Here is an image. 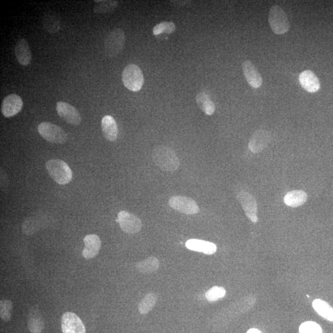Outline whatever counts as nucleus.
Listing matches in <instances>:
<instances>
[{"label":"nucleus","instance_id":"20","mask_svg":"<svg viewBox=\"0 0 333 333\" xmlns=\"http://www.w3.org/2000/svg\"><path fill=\"white\" fill-rule=\"evenodd\" d=\"M307 200V193L302 190H294L288 192L284 198V203L292 208H298L303 205Z\"/></svg>","mask_w":333,"mask_h":333},{"label":"nucleus","instance_id":"24","mask_svg":"<svg viewBox=\"0 0 333 333\" xmlns=\"http://www.w3.org/2000/svg\"><path fill=\"white\" fill-rule=\"evenodd\" d=\"M312 305L313 309L319 315L327 320L333 321V309L327 302L320 299H316Z\"/></svg>","mask_w":333,"mask_h":333},{"label":"nucleus","instance_id":"30","mask_svg":"<svg viewBox=\"0 0 333 333\" xmlns=\"http://www.w3.org/2000/svg\"><path fill=\"white\" fill-rule=\"evenodd\" d=\"M13 305L10 300L0 301V317L5 321H9L12 316Z\"/></svg>","mask_w":333,"mask_h":333},{"label":"nucleus","instance_id":"3","mask_svg":"<svg viewBox=\"0 0 333 333\" xmlns=\"http://www.w3.org/2000/svg\"><path fill=\"white\" fill-rule=\"evenodd\" d=\"M268 20L271 30L275 34H284L290 29V24L287 13L278 5L270 8Z\"/></svg>","mask_w":333,"mask_h":333},{"label":"nucleus","instance_id":"12","mask_svg":"<svg viewBox=\"0 0 333 333\" xmlns=\"http://www.w3.org/2000/svg\"><path fill=\"white\" fill-rule=\"evenodd\" d=\"M237 200L244 209L246 216L251 222H257V205L255 198L250 193L240 192L237 195Z\"/></svg>","mask_w":333,"mask_h":333},{"label":"nucleus","instance_id":"34","mask_svg":"<svg viewBox=\"0 0 333 333\" xmlns=\"http://www.w3.org/2000/svg\"><path fill=\"white\" fill-rule=\"evenodd\" d=\"M247 333H262V332H260L258 329L253 328L249 330Z\"/></svg>","mask_w":333,"mask_h":333},{"label":"nucleus","instance_id":"17","mask_svg":"<svg viewBox=\"0 0 333 333\" xmlns=\"http://www.w3.org/2000/svg\"><path fill=\"white\" fill-rule=\"evenodd\" d=\"M302 87L310 93H315L320 88V81L317 75L311 71H304L299 77Z\"/></svg>","mask_w":333,"mask_h":333},{"label":"nucleus","instance_id":"8","mask_svg":"<svg viewBox=\"0 0 333 333\" xmlns=\"http://www.w3.org/2000/svg\"><path fill=\"white\" fill-rule=\"evenodd\" d=\"M169 204L173 209L187 215L196 214L200 211L197 203L193 199L181 196L170 198Z\"/></svg>","mask_w":333,"mask_h":333},{"label":"nucleus","instance_id":"29","mask_svg":"<svg viewBox=\"0 0 333 333\" xmlns=\"http://www.w3.org/2000/svg\"><path fill=\"white\" fill-rule=\"evenodd\" d=\"M175 30L176 26L173 22H162L154 27L153 33L155 35H159L164 32L167 33L168 34H171L175 32Z\"/></svg>","mask_w":333,"mask_h":333},{"label":"nucleus","instance_id":"6","mask_svg":"<svg viewBox=\"0 0 333 333\" xmlns=\"http://www.w3.org/2000/svg\"><path fill=\"white\" fill-rule=\"evenodd\" d=\"M39 134L47 141L55 144H63L68 140V135L60 126L44 122L37 127Z\"/></svg>","mask_w":333,"mask_h":333},{"label":"nucleus","instance_id":"13","mask_svg":"<svg viewBox=\"0 0 333 333\" xmlns=\"http://www.w3.org/2000/svg\"><path fill=\"white\" fill-rule=\"evenodd\" d=\"M271 139L270 133L268 131L257 130L252 136L249 142V149L253 153H260L267 147Z\"/></svg>","mask_w":333,"mask_h":333},{"label":"nucleus","instance_id":"4","mask_svg":"<svg viewBox=\"0 0 333 333\" xmlns=\"http://www.w3.org/2000/svg\"><path fill=\"white\" fill-rule=\"evenodd\" d=\"M125 42L124 30L116 28L106 36L105 41V54L108 58L117 57L122 51Z\"/></svg>","mask_w":333,"mask_h":333},{"label":"nucleus","instance_id":"25","mask_svg":"<svg viewBox=\"0 0 333 333\" xmlns=\"http://www.w3.org/2000/svg\"><path fill=\"white\" fill-rule=\"evenodd\" d=\"M158 301V296L155 293H149L145 296L138 305L139 312L142 315H146L152 310Z\"/></svg>","mask_w":333,"mask_h":333},{"label":"nucleus","instance_id":"7","mask_svg":"<svg viewBox=\"0 0 333 333\" xmlns=\"http://www.w3.org/2000/svg\"><path fill=\"white\" fill-rule=\"evenodd\" d=\"M117 222L119 224L120 228L127 234L138 233L142 228L141 220L135 215L126 211L120 212L117 215Z\"/></svg>","mask_w":333,"mask_h":333},{"label":"nucleus","instance_id":"14","mask_svg":"<svg viewBox=\"0 0 333 333\" xmlns=\"http://www.w3.org/2000/svg\"><path fill=\"white\" fill-rule=\"evenodd\" d=\"M242 68L249 85L254 88L260 87L262 85V78L253 62L250 60L245 61L242 64Z\"/></svg>","mask_w":333,"mask_h":333},{"label":"nucleus","instance_id":"9","mask_svg":"<svg viewBox=\"0 0 333 333\" xmlns=\"http://www.w3.org/2000/svg\"><path fill=\"white\" fill-rule=\"evenodd\" d=\"M61 322L63 333H86L82 321L74 313H64Z\"/></svg>","mask_w":333,"mask_h":333},{"label":"nucleus","instance_id":"19","mask_svg":"<svg viewBox=\"0 0 333 333\" xmlns=\"http://www.w3.org/2000/svg\"><path fill=\"white\" fill-rule=\"evenodd\" d=\"M102 128L105 138L110 141L116 140L118 136V127L113 117L105 116L102 121Z\"/></svg>","mask_w":333,"mask_h":333},{"label":"nucleus","instance_id":"22","mask_svg":"<svg viewBox=\"0 0 333 333\" xmlns=\"http://www.w3.org/2000/svg\"><path fill=\"white\" fill-rule=\"evenodd\" d=\"M159 267V261L156 257L151 256L147 259L137 263L136 269L139 272L144 274H150L158 270Z\"/></svg>","mask_w":333,"mask_h":333},{"label":"nucleus","instance_id":"18","mask_svg":"<svg viewBox=\"0 0 333 333\" xmlns=\"http://www.w3.org/2000/svg\"><path fill=\"white\" fill-rule=\"evenodd\" d=\"M186 247L189 250L203 253L207 255H212L217 251V246L214 243L197 239L187 240Z\"/></svg>","mask_w":333,"mask_h":333},{"label":"nucleus","instance_id":"2","mask_svg":"<svg viewBox=\"0 0 333 333\" xmlns=\"http://www.w3.org/2000/svg\"><path fill=\"white\" fill-rule=\"evenodd\" d=\"M49 175L59 184L64 185L71 182L73 177L71 168L66 162L60 159H50L46 162Z\"/></svg>","mask_w":333,"mask_h":333},{"label":"nucleus","instance_id":"21","mask_svg":"<svg viewBox=\"0 0 333 333\" xmlns=\"http://www.w3.org/2000/svg\"><path fill=\"white\" fill-rule=\"evenodd\" d=\"M28 328L32 333H40L44 329L43 318L37 310H31L28 316Z\"/></svg>","mask_w":333,"mask_h":333},{"label":"nucleus","instance_id":"33","mask_svg":"<svg viewBox=\"0 0 333 333\" xmlns=\"http://www.w3.org/2000/svg\"><path fill=\"white\" fill-rule=\"evenodd\" d=\"M6 173L4 170L1 169V185L2 189H5V187L8 185V181H6L5 178L6 177Z\"/></svg>","mask_w":333,"mask_h":333},{"label":"nucleus","instance_id":"1","mask_svg":"<svg viewBox=\"0 0 333 333\" xmlns=\"http://www.w3.org/2000/svg\"><path fill=\"white\" fill-rule=\"evenodd\" d=\"M155 163L164 171L174 172L180 166V161L175 153L167 147H158L153 153Z\"/></svg>","mask_w":333,"mask_h":333},{"label":"nucleus","instance_id":"28","mask_svg":"<svg viewBox=\"0 0 333 333\" xmlns=\"http://www.w3.org/2000/svg\"><path fill=\"white\" fill-rule=\"evenodd\" d=\"M40 227V223L37 217H30L24 221L22 229L23 233L30 236L35 233Z\"/></svg>","mask_w":333,"mask_h":333},{"label":"nucleus","instance_id":"31","mask_svg":"<svg viewBox=\"0 0 333 333\" xmlns=\"http://www.w3.org/2000/svg\"><path fill=\"white\" fill-rule=\"evenodd\" d=\"M226 295V291L222 287H214L206 293V298L209 302H214L223 298Z\"/></svg>","mask_w":333,"mask_h":333},{"label":"nucleus","instance_id":"11","mask_svg":"<svg viewBox=\"0 0 333 333\" xmlns=\"http://www.w3.org/2000/svg\"><path fill=\"white\" fill-rule=\"evenodd\" d=\"M23 107V102L21 97L16 94L8 95L3 101L2 104V113L5 117L15 116L18 114Z\"/></svg>","mask_w":333,"mask_h":333},{"label":"nucleus","instance_id":"16","mask_svg":"<svg viewBox=\"0 0 333 333\" xmlns=\"http://www.w3.org/2000/svg\"><path fill=\"white\" fill-rule=\"evenodd\" d=\"M15 53L17 60L22 66H27L31 62L32 53L26 39H19L16 44Z\"/></svg>","mask_w":333,"mask_h":333},{"label":"nucleus","instance_id":"5","mask_svg":"<svg viewBox=\"0 0 333 333\" xmlns=\"http://www.w3.org/2000/svg\"><path fill=\"white\" fill-rule=\"evenodd\" d=\"M123 83L131 91H138L144 84V76L140 68L135 64L126 66L122 74Z\"/></svg>","mask_w":333,"mask_h":333},{"label":"nucleus","instance_id":"10","mask_svg":"<svg viewBox=\"0 0 333 333\" xmlns=\"http://www.w3.org/2000/svg\"><path fill=\"white\" fill-rule=\"evenodd\" d=\"M56 109L59 116L69 124L78 125L82 121L79 112L68 103L58 102Z\"/></svg>","mask_w":333,"mask_h":333},{"label":"nucleus","instance_id":"23","mask_svg":"<svg viewBox=\"0 0 333 333\" xmlns=\"http://www.w3.org/2000/svg\"><path fill=\"white\" fill-rule=\"evenodd\" d=\"M197 104L204 113L209 116L214 113L215 110V105L208 94L204 92H200L196 97Z\"/></svg>","mask_w":333,"mask_h":333},{"label":"nucleus","instance_id":"32","mask_svg":"<svg viewBox=\"0 0 333 333\" xmlns=\"http://www.w3.org/2000/svg\"><path fill=\"white\" fill-rule=\"evenodd\" d=\"M300 333H322V329L319 324L313 321H307L302 323L299 328Z\"/></svg>","mask_w":333,"mask_h":333},{"label":"nucleus","instance_id":"27","mask_svg":"<svg viewBox=\"0 0 333 333\" xmlns=\"http://www.w3.org/2000/svg\"><path fill=\"white\" fill-rule=\"evenodd\" d=\"M43 26L46 31L50 33L58 32L61 28L58 18L53 15H46L43 17Z\"/></svg>","mask_w":333,"mask_h":333},{"label":"nucleus","instance_id":"26","mask_svg":"<svg viewBox=\"0 0 333 333\" xmlns=\"http://www.w3.org/2000/svg\"><path fill=\"white\" fill-rule=\"evenodd\" d=\"M97 3L93 10L97 14H106L113 12L119 5L117 1H94Z\"/></svg>","mask_w":333,"mask_h":333},{"label":"nucleus","instance_id":"15","mask_svg":"<svg viewBox=\"0 0 333 333\" xmlns=\"http://www.w3.org/2000/svg\"><path fill=\"white\" fill-rule=\"evenodd\" d=\"M84 248L82 251V256L86 260L94 258L98 255L102 247V242L99 236L97 234H88L84 237Z\"/></svg>","mask_w":333,"mask_h":333}]
</instances>
